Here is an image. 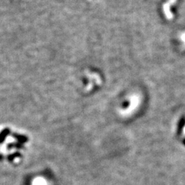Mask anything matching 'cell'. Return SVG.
Masks as SVG:
<instances>
[{"label": "cell", "instance_id": "277c9868", "mask_svg": "<svg viewBox=\"0 0 185 185\" xmlns=\"http://www.w3.org/2000/svg\"><path fill=\"white\" fill-rule=\"evenodd\" d=\"M182 134H183V135H184V136H185V126H184V128H183V130H182Z\"/></svg>", "mask_w": 185, "mask_h": 185}, {"label": "cell", "instance_id": "3957f363", "mask_svg": "<svg viewBox=\"0 0 185 185\" xmlns=\"http://www.w3.org/2000/svg\"><path fill=\"white\" fill-rule=\"evenodd\" d=\"M181 41L185 44V33H183L182 35H181Z\"/></svg>", "mask_w": 185, "mask_h": 185}, {"label": "cell", "instance_id": "6da1fadb", "mask_svg": "<svg viewBox=\"0 0 185 185\" xmlns=\"http://www.w3.org/2000/svg\"><path fill=\"white\" fill-rule=\"evenodd\" d=\"M176 1L177 0H169L167 2L165 3L163 5V7H162V10H163L165 16H166L167 19L169 20V21L171 20L173 17V14L171 13V5L174 4L176 2Z\"/></svg>", "mask_w": 185, "mask_h": 185}, {"label": "cell", "instance_id": "7a4b0ae2", "mask_svg": "<svg viewBox=\"0 0 185 185\" xmlns=\"http://www.w3.org/2000/svg\"><path fill=\"white\" fill-rule=\"evenodd\" d=\"M140 103V98L138 95H133L131 98V105L129 109H128V113H130L133 112L139 106V104Z\"/></svg>", "mask_w": 185, "mask_h": 185}]
</instances>
